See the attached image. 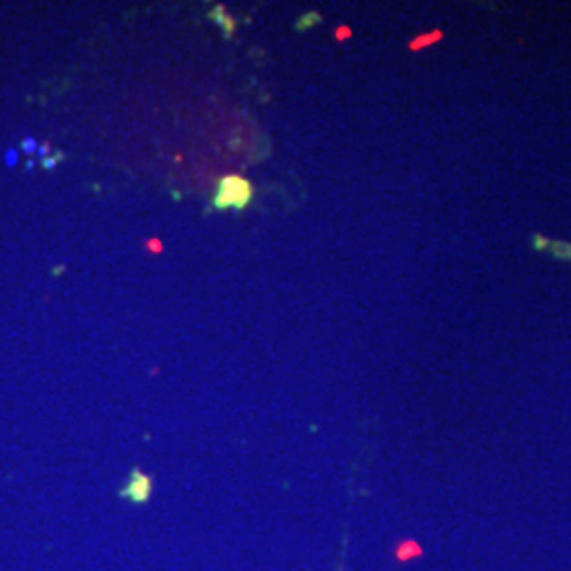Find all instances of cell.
Instances as JSON below:
<instances>
[{"label":"cell","mask_w":571,"mask_h":571,"mask_svg":"<svg viewBox=\"0 0 571 571\" xmlns=\"http://www.w3.org/2000/svg\"><path fill=\"white\" fill-rule=\"evenodd\" d=\"M254 199V186L250 184L248 178L239 174H229L222 176L220 182L216 186V193L211 197V208L216 211L222 210H235L243 211Z\"/></svg>","instance_id":"obj_1"},{"label":"cell","mask_w":571,"mask_h":571,"mask_svg":"<svg viewBox=\"0 0 571 571\" xmlns=\"http://www.w3.org/2000/svg\"><path fill=\"white\" fill-rule=\"evenodd\" d=\"M148 493H150V481H148V476H144L140 470H133L131 472V482L127 484L123 495L131 497L133 502H146Z\"/></svg>","instance_id":"obj_2"},{"label":"cell","mask_w":571,"mask_h":571,"mask_svg":"<svg viewBox=\"0 0 571 571\" xmlns=\"http://www.w3.org/2000/svg\"><path fill=\"white\" fill-rule=\"evenodd\" d=\"M210 17L222 28L224 36H227V38H233V34H235V19H233V17L229 15L224 6H220V4L214 6V9L210 11Z\"/></svg>","instance_id":"obj_3"},{"label":"cell","mask_w":571,"mask_h":571,"mask_svg":"<svg viewBox=\"0 0 571 571\" xmlns=\"http://www.w3.org/2000/svg\"><path fill=\"white\" fill-rule=\"evenodd\" d=\"M442 36H444V32H442V30H432V32L423 34V36L413 38L411 42H408V49H411V51H419V49H425V47H429V45H434V42L442 40Z\"/></svg>","instance_id":"obj_4"},{"label":"cell","mask_w":571,"mask_h":571,"mask_svg":"<svg viewBox=\"0 0 571 571\" xmlns=\"http://www.w3.org/2000/svg\"><path fill=\"white\" fill-rule=\"evenodd\" d=\"M317 24H322V15H320V13H317V11H307V13H302V15L294 21V30L296 32H307V30H311V28L317 26Z\"/></svg>","instance_id":"obj_5"},{"label":"cell","mask_w":571,"mask_h":571,"mask_svg":"<svg viewBox=\"0 0 571 571\" xmlns=\"http://www.w3.org/2000/svg\"><path fill=\"white\" fill-rule=\"evenodd\" d=\"M548 252L552 254L556 260H561V263H571V243L569 241H563V239L550 241Z\"/></svg>","instance_id":"obj_6"},{"label":"cell","mask_w":571,"mask_h":571,"mask_svg":"<svg viewBox=\"0 0 571 571\" xmlns=\"http://www.w3.org/2000/svg\"><path fill=\"white\" fill-rule=\"evenodd\" d=\"M550 241H552V239H548L546 235H541V233H533L531 235V248L538 250V252H548Z\"/></svg>","instance_id":"obj_7"},{"label":"cell","mask_w":571,"mask_h":571,"mask_svg":"<svg viewBox=\"0 0 571 571\" xmlns=\"http://www.w3.org/2000/svg\"><path fill=\"white\" fill-rule=\"evenodd\" d=\"M347 36H351V30H349V28H345V26H341V28L336 30V38H338V40H343V38H347Z\"/></svg>","instance_id":"obj_8"}]
</instances>
